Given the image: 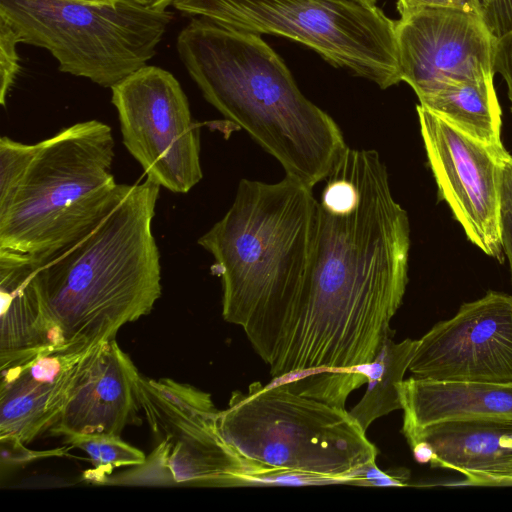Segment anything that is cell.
<instances>
[{"mask_svg": "<svg viewBox=\"0 0 512 512\" xmlns=\"http://www.w3.org/2000/svg\"><path fill=\"white\" fill-rule=\"evenodd\" d=\"M138 400L161 440L133 478L144 484L233 487L279 475L243 457L222 436L210 394L171 379L140 376Z\"/></svg>", "mask_w": 512, "mask_h": 512, "instance_id": "9", "label": "cell"}, {"mask_svg": "<svg viewBox=\"0 0 512 512\" xmlns=\"http://www.w3.org/2000/svg\"><path fill=\"white\" fill-rule=\"evenodd\" d=\"M416 111L441 198L467 238L486 255L503 262L500 191L505 158L421 105Z\"/></svg>", "mask_w": 512, "mask_h": 512, "instance_id": "11", "label": "cell"}, {"mask_svg": "<svg viewBox=\"0 0 512 512\" xmlns=\"http://www.w3.org/2000/svg\"><path fill=\"white\" fill-rule=\"evenodd\" d=\"M19 36L10 22L0 15V103L5 106L6 98L20 72L17 45Z\"/></svg>", "mask_w": 512, "mask_h": 512, "instance_id": "23", "label": "cell"}, {"mask_svg": "<svg viewBox=\"0 0 512 512\" xmlns=\"http://www.w3.org/2000/svg\"><path fill=\"white\" fill-rule=\"evenodd\" d=\"M218 427L243 457L277 471L273 481L355 484L378 454L349 411L292 391L282 381L253 382L246 394L234 391Z\"/></svg>", "mask_w": 512, "mask_h": 512, "instance_id": "6", "label": "cell"}, {"mask_svg": "<svg viewBox=\"0 0 512 512\" xmlns=\"http://www.w3.org/2000/svg\"><path fill=\"white\" fill-rule=\"evenodd\" d=\"M481 13L497 38L512 29V0H481Z\"/></svg>", "mask_w": 512, "mask_h": 512, "instance_id": "25", "label": "cell"}, {"mask_svg": "<svg viewBox=\"0 0 512 512\" xmlns=\"http://www.w3.org/2000/svg\"><path fill=\"white\" fill-rule=\"evenodd\" d=\"M176 48L202 95L310 187L325 180L346 150L341 129L297 86L261 35L193 17Z\"/></svg>", "mask_w": 512, "mask_h": 512, "instance_id": "3", "label": "cell"}, {"mask_svg": "<svg viewBox=\"0 0 512 512\" xmlns=\"http://www.w3.org/2000/svg\"><path fill=\"white\" fill-rule=\"evenodd\" d=\"M63 442L84 451L93 466L85 472L87 481L104 484L112 471L119 467H135L146 461L145 454L123 441L120 435H70Z\"/></svg>", "mask_w": 512, "mask_h": 512, "instance_id": "21", "label": "cell"}, {"mask_svg": "<svg viewBox=\"0 0 512 512\" xmlns=\"http://www.w3.org/2000/svg\"><path fill=\"white\" fill-rule=\"evenodd\" d=\"M415 459L454 470L472 485H512V420H452L404 435Z\"/></svg>", "mask_w": 512, "mask_h": 512, "instance_id": "16", "label": "cell"}, {"mask_svg": "<svg viewBox=\"0 0 512 512\" xmlns=\"http://www.w3.org/2000/svg\"><path fill=\"white\" fill-rule=\"evenodd\" d=\"M418 340L394 342L389 337L375 359L359 366L367 377V390L361 400L349 411L366 431L376 419L402 409L399 387L417 347Z\"/></svg>", "mask_w": 512, "mask_h": 512, "instance_id": "20", "label": "cell"}, {"mask_svg": "<svg viewBox=\"0 0 512 512\" xmlns=\"http://www.w3.org/2000/svg\"><path fill=\"white\" fill-rule=\"evenodd\" d=\"M134 1H136V2H138V3H142V4H145V3H146V0H134Z\"/></svg>", "mask_w": 512, "mask_h": 512, "instance_id": "32", "label": "cell"}, {"mask_svg": "<svg viewBox=\"0 0 512 512\" xmlns=\"http://www.w3.org/2000/svg\"><path fill=\"white\" fill-rule=\"evenodd\" d=\"M111 89L123 144L148 179L187 193L202 177L200 125L174 75L145 65Z\"/></svg>", "mask_w": 512, "mask_h": 512, "instance_id": "10", "label": "cell"}, {"mask_svg": "<svg viewBox=\"0 0 512 512\" xmlns=\"http://www.w3.org/2000/svg\"><path fill=\"white\" fill-rule=\"evenodd\" d=\"M110 126L88 120L26 144L0 139V250L42 263L86 234L122 184Z\"/></svg>", "mask_w": 512, "mask_h": 512, "instance_id": "5", "label": "cell"}, {"mask_svg": "<svg viewBox=\"0 0 512 512\" xmlns=\"http://www.w3.org/2000/svg\"><path fill=\"white\" fill-rule=\"evenodd\" d=\"M422 7L457 8L482 16L481 0H397V10L400 15Z\"/></svg>", "mask_w": 512, "mask_h": 512, "instance_id": "28", "label": "cell"}, {"mask_svg": "<svg viewBox=\"0 0 512 512\" xmlns=\"http://www.w3.org/2000/svg\"><path fill=\"white\" fill-rule=\"evenodd\" d=\"M367 5H376L378 0H354Z\"/></svg>", "mask_w": 512, "mask_h": 512, "instance_id": "30", "label": "cell"}, {"mask_svg": "<svg viewBox=\"0 0 512 512\" xmlns=\"http://www.w3.org/2000/svg\"><path fill=\"white\" fill-rule=\"evenodd\" d=\"M318 212L312 187L292 176L242 179L226 214L198 239L214 258L224 320L244 330L268 365L310 274Z\"/></svg>", "mask_w": 512, "mask_h": 512, "instance_id": "2", "label": "cell"}, {"mask_svg": "<svg viewBox=\"0 0 512 512\" xmlns=\"http://www.w3.org/2000/svg\"><path fill=\"white\" fill-rule=\"evenodd\" d=\"M20 42L44 48L58 69L112 88L154 57L174 18L134 0H0Z\"/></svg>", "mask_w": 512, "mask_h": 512, "instance_id": "7", "label": "cell"}, {"mask_svg": "<svg viewBox=\"0 0 512 512\" xmlns=\"http://www.w3.org/2000/svg\"><path fill=\"white\" fill-rule=\"evenodd\" d=\"M159 192L148 178L122 184L114 204L86 234L44 262L34 260L54 352L115 339L124 325L154 308L162 293L152 232Z\"/></svg>", "mask_w": 512, "mask_h": 512, "instance_id": "4", "label": "cell"}, {"mask_svg": "<svg viewBox=\"0 0 512 512\" xmlns=\"http://www.w3.org/2000/svg\"><path fill=\"white\" fill-rule=\"evenodd\" d=\"M80 1L93 2V3H111V2H114L115 0H80Z\"/></svg>", "mask_w": 512, "mask_h": 512, "instance_id": "31", "label": "cell"}, {"mask_svg": "<svg viewBox=\"0 0 512 512\" xmlns=\"http://www.w3.org/2000/svg\"><path fill=\"white\" fill-rule=\"evenodd\" d=\"M500 238L512 280V156L503 161L500 191Z\"/></svg>", "mask_w": 512, "mask_h": 512, "instance_id": "24", "label": "cell"}, {"mask_svg": "<svg viewBox=\"0 0 512 512\" xmlns=\"http://www.w3.org/2000/svg\"><path fill=\"white\" fill-rule=\"evenodd\" d=\"M1 443V464L2 468L17 467L26 465L31 461L52 456H62L68 448H58L55 450L35 451L27 449L25 444L0 442Z\"/></svg>", "mask_w": 512, "mask_h": 512, "instance_id": "26", "label": "cell"}, {"mask_svg": "<svg viewBox=\"0 0 512 512\" xmlns=\"http://www.w3.org/2000/svg\"><path fill=\"white\" fill-rule=\"evenodd\" d=\"M35 261L0 250V368L51 347V325L34 277Z\"/></svg>", "mask_w": 512, "mask_h": 512, "instance_id": "17", "label": "cell"}, {"mask_svg": "<svg viewBox=\"0 0 512 512\" xmlns=\"http://www.w3.org/2000/svg\"><path fill=\"white\" fill-rule=\"evenodd\" d=\"M401 80L418 100L449 83L493 79L497 37L480 14L422 7L395 20Z\"/></svg>", "mask_w": 512, "mask_h": 512, "instance_id": "12", "label": "cell"}, {"mask_svg": "<svg viewBox=\"0 0 512 512\" xmlns=\"http://www.w3.org/2000/svg\"><path fill=\"white\" fill-rule=\"evenodd\" d=\"M325 181L310 274L269 365L274 379L369 364L406 291L409 218L379 153L347 147Z\"/></svg>", "mask_w": 512, "mask_h": 512, "instance_id": "1", "label": "cell"}, {"mask_svg": "<svg viewBox=\"0 0 512 512\" xmlns=\"http://www.w3.org/2000/svg\"><path fill=\"white\" fill-rule=\"evenodd\" d=\"M402 433L452 420H512V384L436 381L410 377L400 384Z\"/></svg>", "mask_w": 512, "mask_h": 512, "instance_id": "18", "label": "cell"}, {"mask_svg": "<svg viewBox=\"0 0 512 512\" xmlns=\"http://www.w3.org/2000/svg\"><path fill=\"white\" fill-rule=\"evenodd\" d=\"M176 0H146L145 5H148L154 9L166 10L169 6H172Z\"/></svg>", "mask_w": 512, "mask_h": 512, "instance_id": "29", "label": "cell"}, {"mask_svg": "<svg viewBox=\"0 0 512 512\" xmlns=\"http://www.w3.org/2000/svg\"><path fill=\"white\" fill-rule=\"evenodd\" d=\"M140 376L115 339L93 346L50 434L121 435L127 425L140 423Z\"/></svg>", "mask_w": 512, "mask_h": 512, "instance_id": "15", "label": "cell"}, {"mask_svg": "<svg viewBox=\"0 0 512 512\" xmlns=\"http://www.w3.org/2000/svg\"><path fill=\"white\" fill-rule=\"evenodd\" d=\"M91 348L44 352L1 369L0 442L27 445L50 430Z\"/></svg>", "mask_w": 512, "mask_h": 512, "instance_id": "14", "label": "cell"}, {"mask_svg": "<svg viewBox=\"0 0 512 512\" xmlns=\"http://www.w3.org/2000/svg\"><path fill=\"white\" fill-rule=\"evenodd\" d=\"M419 105L502 158L509 155L501 140V109L493 79L446 84L433 94L420 99Z\"/></svg>", "mask_w": 512, "mask_h": 512, "instance_id": "19", "label": "cell"}, {"mask_svg": "<svg viewBox=\"0 0 512 512\" xmlns=\"http://www.w3.org/2000/svg\"><path fill=\"white\" fill-rule=\"evenodd\" d=\"M172 6L226 28L301 43L382 89L402 81L395 20L377 5L354 0H176Z\"/></svg>", "mask_w": 512, "mask_h": 512, "instance_id": "8", "label": "cell"}, {"mask_svg": "<svg viewBox=\"0 0 512 512\" xmlns=\"http://www.w3.org/2000/svg\"><path fill=\"white\" fill-rule=\"evenodd\" d=\"M408 370L416 378L512 384V296L488 291L418 339Z\"/></svg>", "mask_w": 512, "mask_h": 512, "instance_id": "13", "label": "cell"}, {"mask_svg": "<svg viewBox=\"0 0 512 512\" xmlns=\"http://www.w3.org/2000/svg\"><path fill=\"white\" fill-rule=\"evenodd\" d=\"M320 371L296 373L300 376L292 375L293 378L282 382L292 391L339 408H345L346 399L354 389L367 383L366 375L359 368Z\"/></svg>", "mask_w": 512, "mask_h": 512, "instance_id": "22", "label": "cell"}, {"mask_svg": "<svg viewBox=\"0 0 512 512\" xmlns=\"http://www.w3.org/2000/svg\"><path fill=\"white\" fill-rule=\"evenodd\" d=\"M494 71L499 73L506 83L512 111V29L496 39Z\"/></svg>", "mask_w": 512, "mask_h": 512, "instance_id": "27", "label": "cell"}]
</instances>
